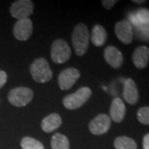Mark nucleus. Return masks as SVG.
Returning <instances> with one entry per match:
<instances>
[{
    "label": "nucleus",
    "mask_w": 149,
    "mask_h": 149,
    "mask_svg": "<svg viewBox=\"0 0 149 149\" xmlns=\"http://www.w3.org/2000/svg\"><path fill=\"white\" fill-rule=\"evenodd\" d=\"M128 22H129L131 25H133L134 27H141V24H140V22H139V20H138L137 17H136L135 12H131V13H128Z\"/></svg>",
    "instance_id": "5701e85b"
},
{
    "label": "nucleus",
    "mask_w": 149,
    "mask_h": 149,
    "mask_svg": "<svg viewBox=\"0 0 149 149\" xmlns=\"http://www.w3.org/2000/svg\"><path fill=\"white\" fill-rule=\"evenodd\" d=\"M107 32L104 27L96 24L93 27L92 33H91V42L96 47H101L106 42Z\"/></svg>",
    "instance_id": "dca6fc26"
},
{
    "label": "nucleus",
    "mask_w": 149,
    "mask_h": 149,
    "mask_svg": "<svg viewBox=\"0 0 149 149\" xmlns=\"http://www.w3.org/2000/svg\"><path fill=\"white\" fill-rule=\"evenodd\" d=\"M7 79H8L7 73L5 71L0 70V89L5 85V83L7 82Z\"/></svg>",
    "instance_id": "393cba45"
},
{
    "label": "nucleus",
    "mask_w": 149,
    "mask_h": 149,
    "mask_svg": "<svg viewBox=\"0 0 149 149\" xmlns=\"http://www.w3.org/2000/svg\"><path fill=\"white\" fill-rule=\"evenodd\" d=\"M143 149H149V133L144 136L143 140Z\"/></svg>",
    "instance_id": "a878e982"
},
{
    "label": "nucleus",
    "mask_w": 149,
    "mask_h": 149,
    "mask_svg": "<svg viewBox=\"0 0 149 149\" xmlns=\"http://www.w3.org/2000/svg\"><path fill=\"white\" fill-rule=\"evenodd\" d=\"M132 2H133V3H138V4H143V3H146V1H144V0H141V1H138V0H133Z\"/></svg>",
    "instance_id": "bb28decb"
},
{
    "label": "nucleus",
    "mask_w": 149,
    "mask_h": 149,
    "mask_svg": "<svg viewBox=\"0 0 149 149\" xmlns=\"http://www.w3.org/2000/svg\"><path fill=\"white\" fill-rule=\"evenodd\" d=\"M135 14L141 26L149 25V9L139 8L135 12Z\"/></svg>",
    "instance_id": "aec40b11"
},
{
    "label": "nucleus",
    "mask_w": 149,
    "mask_h": 149,
    "mask_svg": "<svg viewBox=\"0 0 149 149\" xmlns=\"http://www.w3.org/2000/svg\"><path fill=\"white\" fill-rule=\"evenodd\" d=\"M92 91L88 87H82L73 94L68 95L63 99V104L67 109H77L84 105L91 98Z\"/></svg>",
    "instance_id": "7ed1b4c3"
},
{
    "label": "nucleus",
    "mask_w": 149,
    "mask_h": 149,
    "mask_svg": "<svg viewBox=\"0 0 149 149\" xmlns=\"http://www.w3.org/2000/svg\"><path fill=\"white\" fill-rule=\"evenodd\" d=\"M138 120L141 123L149 125V107H142L137 113Z\"/></svg>",
    "instance_id": "412c9836"
},
{
    "label": "nucleus",
    "mask_w": 149,
    "mask_h": 149,
    "mask_svg": "<svg viewBox=\"0 0 149 149\" xmlns=\"http://www.w3.org/2000/svg\"><path fill=\"white\" fill-rule=\"evenodd\" d=\"M109 117L113 122L121 123L123 120L126 114V107L120 98L116 97L113 100L109 109Z\"/></svg>",
    "instance_id": "ddd939ff"
},
{
    "label": "nucleus",
    "mask_w": 149,
    "mask_h": 149,
    "mask_svg": "<svg viewBox=\"0 0 149 149\" xmlns=\"http://www.w3.org/2000/svg\"><path fill=\"white\" fill-rule=\"evenodd\" d=\"M32 79L38 83H46L52 78V71L45 58L35 60L30 66Z\"/></svg>",
    "instance_id": "f03ea898"
},
{
    "label": "nucleus",
    "mask_w": 149,
    "mask_h": 149,
    "mask_svg": "<svg viewBox=\"0 0 149 149\" xmlns=\"http://www.w3.org/2000/svg\"><path fill=\"white\" fill-rule=\"evenodd\" d=\"M137 35L141 40L149 41V25H145V26L138 27Z\"/></svg>",
    "instance_id": "4be33fe9"
},
{
    "label": "nucleus",
    "mask_w": 149,
    "mask_h": 149,
    "mask_svg": "<svg viewBox=\"0 0 149 149\" xmlns=\"http://www.w3.org/2000/svg\"><path fill=\"white\" fill-rule=\"evenodd\" d=\"M71 50L67 42L62 39L56 40L52 46L51 56L55 63L62 64L66 62L70 57Z\"/></svg>",
    "instance_id": "20e7f679"
},
{
    "label": "nucleus",
    "mask_w": 149,
    "mask_h": 149,
    "mask_svg": "<svg viewBox=\"0 0 149 149\" xmlns=\"http://www.w3.org/2000/svg\"><path fill=\"white\" fill-rule=\"evenodd\" d=\"M21 147L22 149H45L41 142L30 137H25L22 139Z\"/></svg>",
    "instance_id": "6ab92c4d"
},
{
    "label": "nucleus",
    "mask_w": 149,
    "mask_h": 149,
    "mask_svg": "<svg viewBox=\"0 0 149 149\" xmlns=\"http://www.w3.org/2000/svg\"><path fill=\"white\" fill-rule=\"evenodd\" d=\"M111 126V118L105 113H100L91 120L89 129L94 135H101L106 133Z\"/></svg>",
    "instance_id": "0eeeda50"
},
{
    "label": "nucleus",
    "mask_w": 149,
    "mask_h": 149,
    "mask_svg": "<svg viewBox=\"0 0 149 149\" xmlns=\"http://www.w3.org/2000/svg\"><path fill=\"white\" fill-rule=\"evenodd\" d=\"M52 149H70V143L68 139L61 133H55L52 139Z\"/></svg>",
    "instance_id": "a211bd4d"
},
{
    "label": "nucleus",
    "mask_w": 149,
    "mask_h": 149,
    "mask_svg": "<svg viewBox=\"0 0 149 149\" xmlns=\"http://www.w3.org/2000/svg\"><path fill=\"white\" fill-rule=\"evenodd\" d=\"M133 65L138 69H143L149 62V48L146 46H140L134 50L133 56Z\"/></svg>",
    "instance_id": "4468645a"
},
{
    "label": "nucleus",
    "mask_w": 149,
    "mask_h": 149,
    "mask_svg": "<svg viewBox=\"0 0 149 149\" xmlns=\"http://www.w3.org/2000/svg\"><path fill=\"white\" fill-rule=\"evenodd\" d=\"M113 146L116 149H137L136 142L131 138L126 136H119L115 139Z\"/></svg>",
    "instance_id": "f3484780"
},
{
    "label": "nucleus",
    "mask_w": 149,
    "mask_h": 149,
    "mask_svg": "<svg viewBox=\"0 0 149 149\" xmlns=\"http://www.w3.org/2000/svg\"><path fill=\"white\" fill-rule=\"evenodd\" d=\"M114 32L118 39L123 44H130L133 42V31L132 25L128 20L118 22L114 27Z\"/></svg>",
    "instance_id": "1a4fd4ad"
},
{
    "label": "nucleus",
    "mask_w": 149,
    "mask_h": 149,
    "mask_svg": "<svg viewBox=\"0 0 149 149\" xmlns=\"http://www.w3.org/2000/svg\"><path fill=\"white\" fill-rule=\"evenodd\" d=\"M80 75L79 70L75 68H68L62 70L58 77L59 87L62 91L70 90L80 78Z\"/></svg>",
    "instance_id": "6e6552de"
},
{
    "label": "nucleus",
    "mask_w": 149,
    "mask_h": 149,
    "mask_svg": "<svg viewBox=\"0 0 149 149\" xmlns=\"http://www.w3.org/2000/svg\"><path fill=\"white\" fill-rule=\"evenodd\" d=\"M61 123L62 120L58 113H52L43 118L41 126L44 132L51 133L57 129L61 125Z\"/></svg>",
    "instance_id": "2eb2a0df"
},
{
    "label": "nucleus",
    "mask_w": 149,
    "mask_h": 149,
    "mask_svg": "<svg viewBox=\"0 0 149 149\" xmlns=\"http://www.w3.org/2000/svg\"><path fill=\"white\" fill-rule=\"evenodd\" d=\"M117 3L118 1H116V0H103L102 1V5L104 6L107 10H110Z\"/></svg>",
    "instance_id": "b1692460"
},
{
    "label": "nucleus",
    "mask_w": 149,
    "mask_h": 149,
    "mask_svg": "<svg viewBox=\"0 0 149 149\" xmlns=\"http://www.w3.org/2000/svg\"><path fill=\"white\" fill-rule=\"evenodd\" d=\"M89 31L84 23H79L74 27L72 32V43L77 56H81L89 47Z\"/></svg>",
    "instance_id": "f257e3e1"
},
{
    "label": "nucleus",
    "mask_w": 149,
    "mask_h": 149,
    "mask_svg": "<svg viewBox=\"0 0 149 149\" xmlns=\"http://www.w3.org/2000/svg\"><path fill=\"white\" fill-rule=\"evenodd\" d=\"M8 101L16 107H23L28 104L33 98V91L27 87L13 89L8 94Z\"/></svg>",
    "instance_id": "39448f33"
},
{
    "label": "nucleus",
    "mask_w": 149,
    "mask_h": 149,
    "mask_svg": "<svg viewBox=\"0 0 149 149\" xmlns=\"http://www.w3.org/2000/svg\"><path fill=\"white\" fill-rule=\"evenodd\" d=\"M33 3L30 0H18L10 7V13L13 17L17 20L26 19L33 13Z\"/></svg>",
    "instance_id": "423d86ee"
},
{
    "label": "nucleus",
    "mask_w": 149,
    "mask_h": 149,
    "mask_svg": "<svg viewBox=\"0 0 149 149\" xmlns=\"http://www.w3.org/2000/svg\"><path fill=\"white\" fill-rule=\"evenodd\" d=\"M33 30L32 22L29 18L18 20L13 27V35L19 41H26L31 37Z\"/></svg>",
    "instance_id": "9d476101"
},
{
    "label": "nucleus",
    "mask_w": 149,
    "mask_h": 149,
    "mask_svg": "<svg viewBox=\"0 0 149 149\" xmlns=\"http://www.w3.org/2000/svg\"><path fill=\"white\" fill-rule=\"evenodd\" d=\"M104 56L107 63L114 69L121 67L123 62V56L121 52L113 46H109L105 48Z\"/></svg>",
    "instance_id": "f8f14e48"
},
{
    "label": "nucleus",
    "mask_w": 149,
    "mask_h": 149,
    "mask_svg": "<svg viewBox=\"0 0 149 149\" xmlns=\"http://www.w3.org/2000/svg\"><path fill=\"white\" fill-rule=\"evenodd\" d=\"M123 95L125 101L131 105L136 104L139 99V90L135 81L133 79H127L123 83Z\"/></svg>",
    "instance_id": "9b49d317"
}]
</instances>
